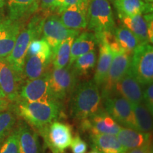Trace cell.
<instances>
[{
	"instance_id": "cell-1",
	"label": "cell",
	"mask_w": 153,
	"mask_h": 153,
	"mask_svg": "<svg viewBox=\"0 0 153 153\" xmlns=\"http://www.w3.org/2000/svg\"><path fill=\"white\" fill-rule=\"evenodd\" d=\"M11 107L17 116L38 131L58 119L62 110V103L55 99L26 101L19 99Z\"/></svg>"
},
{
	"instance_id": "cell-2",
	"label": "cell",
	"mask_w": 153,
	"mask_h": 153,
	"mask_svg": "<svg viewBox=\"0 0 153 153\" xmlns=\"http://www.w3.org/2000/svg\"><path fill=\"white\" fill-rule=\"evenodd\" d=\"M70 97V116L78 120L89 117L103 108L99 87L91 80L77 84Z\"/></svg>"
},
{
	"instance_id": "cell-3",
	"label": "cell",
	"mask_w": 153,
	"mask_h": 153,
	"mask_svg": "<svg viewBox=\"0 0 153 153\" xmlns=\"http://www.w3.org/2000/svg\"><path fill=\"white\" fill-rule=\"evenodd\" d=\"M45 18L46 17L42 15H35L33 16L27 26L20 31L14 48L6 58L15 71L22 76L28 48L33 40L41 37L42 28Z\"/></svg>"
},
{
	"instance_id": "cell-4",
	"label": "cell",
	"mask_w": 153,
	"mask_h": 153,
	"mask_svg": "<svg viewBox=\"0 0 153 153\" xmlns=\"http://www.w3.org/2000/svg\"><path fill=\"white\" fill-rule=\"evenodd\" d=\"M129 72L141 85L153 83V48L148 42L140 43L131 55Z\"/></svg>"
},
{
	"instance_id": "cell-5",
	"label": "cell",
	"mask_w": 153,
	"mask_h": 153,
	"mask_svg": "<svg viewBox=\"0 0 153 153\" xmlns=\"http://www.w3.org/2000/svg\"><path fill=\"white\" fill-rule=\"evenodd\" d=\"M88 29L94 34L114 31V13L108 0H90L87 11Z\"/></svg>"
},
{
	"instance_id": "cell-6",
	"label": "cell",
	"mask_w": 153,
	"mask_h": 153,
	"mask_svg": "<svg viewBox=\"0 0 153 153\" xmlns=\"http://www.w3.org/2000/svg\"><path fill=\"white\" fill-rule=\"evenodd\" d=\"M78 84V76L71 66L50 70L49 86L51 97L62 103L71 96Z\"/></svg>"
},
{
	"instance_id": "cell-7",
	"label": "cell",
	"mask_w": 153,
	"mask_h": 153,
	"mask_svg": "<svg viewBox=\"0 0 153 153\" xmlns=\"http://www.w3.org/2000/svg\"><path fill=\"white\" fill-rule=\"evenodd\" d=\"M38 133L52 153H63L71 144L72 128L68 123L55 120L40 129Z\"/></svg>"
},
{
	"instance_id": "cell-8",
	"label": "cell",
	"mask_w": 153,
	"mask_h": 153,
	"mask_svg": "<svg viewBox=\"0 0 153 153\" xmlns=\"http://www.w3.org/2000/svg\"><path fill=\"white\" fill-rule=\"evenodd\" d=\"M104 110L120 126L137 130L132 104L119 95H112L102 99Z\"/></svg>"
},
{
	"instance_id": "cell-9",
	"label": "cell",
	"mask_w": 153,
	"mask_h": 153,
	"mask_svg": "<svg viewBox=\"0 0 153 153\" xmlns=\"http://www.w3.org/2000/svg\"><path fill=\"white\" fill-rule=\"evenodd\" d=\"M50 69L39 77L24 80L19 91V99L26 101H44L53 99L49 86Z\"/></svg>"
},
{
	"instance_id": "cell-10",
	"label": "cell",
	"mask_w": 153,
	"mask_h": 153,
	"mask_svg": "<svg viewBox=\"0 0 153 153\" xmlns=\"http://www.w3.org/2000/svg\"><path fill=\"white\" fill-rule=\"evenodd\" d=\"M80 122L82 131L89 134L104 133L116 135L121 128V126L104 110V107Z\"/></svg>"
},
{
	"instance_id": "cell-11",
	"label": "cell",
	"mask_w": 153,
	"mask_h": 153,
	"mask_svg": "<svg viewBox=\"0 0 153 153\" xmlns=\"http://www.w3.org/2000/svg\"><path fill=\"white\" fill-rule=\"evenodd\" d=\"M80 33L78 30L67 28L61 22L58 15H51L45 18L42 28L43 38L51 50L55 48L61 42L71 36L76 37Z\"/></svg>"
},
{
	"instance_id": "cell-12",
	"label": "cell",
	"mask_w": 153,
	"mask_h": 153,
	"mask_svg": "<svg viewBox=\"0 0 153 153\" xmlns=\"http://www.w3.org/2000/svg\"><path fill=\"white\" fill-rule=\"evenodd\" d=\"M24 79L15 71L6 59L0 60V88L11 104L19 99V91Z\"/></svg>"
},
{
	"instance_id": "cell-13",
	"label": "cell",
	"mask_w": 153,
	"mask_h": 153,
	"mask_svg": "<svg viewBox=\"0 0 153 153\" xmlns=\"http://www.w3.org/2000/svg\"><path fill=\"white\" fill-rule=\"evenodd\" d=\"M131 55L126 53H114L106 80L101 86V99L110 95L114 86L129 71Z\"/></svg>"
},
{
	"instance_id": "cell-14",
	"label": "cell",
	"mask_w": 153,
	"mask_h": 153,
	"mask_svg": "<svg viewBox=\"0 0 153 153\" xmlns=\"http://www.w3.org/2000/svg\"><path fill=\"white\" fill-rule=\"evenodd\" d=\"M112 95L121 96L132 105L143 103L142 85L129 71L114 86L109 96Z\"/></svg>"
},
{
	"instance_id": "cell-15",
	"label": "cell",
	"mask_w": 153,
	"mask_h": 153,
	"mask_svg": "<svg viewBox=\"0 0 153 153\" xmlns=\"http://www.w3.org/2000/svg\"><path fill=\"white\" fill-rule=\"evenodd\" d=\"M22 28V21L8 18L0 22V60L6 59L10 54Z\"/></svg>"
},
{
	"instance_id": "cell-16",
	"label": "cell",
	"mask_w": 153,
	"mask_h": 153,
	"mask_svg": "<svg viewBox=\"0 0 153 153\" xmlns=\"http://www.w3.org/2000/svg\"><path fill=\"white\" fill-rule=\"evenodd\" d=\"M90 1H85L68 7L60 13L61 22L72 30L85 29L87 26V11Z\"/></svg>"
},
{
	"instance_id": "cell-17",
	"label": "cell",
	"mask_w": 153,
	"mask_h": 153,
	"mask_svg": "<svg viewBox=\"0 0 153 153\" xmlns=\"http://www.w3.org/2000/svg\"><path fill=\"white\" fill-rule=\"evenodd\" d=\"M18 136L19 153H42L38 133L24 121L20 120L16 127Z\"/></svg>"
},
{
	"instance_id": "cell-18",
	"label": "cell",
	"mask_w": 153,
	"mask_h": 153,
	"mask_svg": "<svg viewBox=\"0 0 153 153\" xmlns=\"http://www.w3.org/2000/svg\"><path fill=\"white\" fill-rule=\"evenodd\" d=\"M52 54L39 53L25 59L23 77L24 80L33 79L39 77L48 69L51 62Z\"/></svg>"
},
{
	"instance_id": "cell-19",
	"label": "cell",
	"mask_w": 153,
	"mask_h": 153,
	"mask_svg": "<svg viewBox=\"0 0 153 153\" xmlns=\"http://www.w3.org/2000/svg\"><path fill=\"white\" fill-rule=\"evenodd\" d=\"M9 19L22 21L32 16L40 7V0H6Z\"/></svg>"
},
{
	"instance_id": "cell-20",
	"label": "cell",
	"mask_w": 153,
	"mask_h": 153,
	"mask_svg": "<svg viewBox=\"0 0 153 153\" xmlns=\"http://www.w3.org/2000/svg\"><path fill=\"white\" fill-rule=\"evenodd\" d=\"M116 135L125 150L141 148L151 144L150 134L144 133L130 128L121 127Z\"/></svg>"
},
{
	"instance_id": "cell-21",
	"label": "cell",
	"mask_w": 153,
	"mask_h": 153,
	"mask_svg": "<svg viewBox=\"0 0 153 153\" xmlns=\"http://www.w3.org/2000/svg\"><path fill=\"white\" fill-rule=\"evenodd\" d=\"M98 45L99 46V56L92 81L100 88L106 80L114 57V53L108 44L104 41L99 42Z\"/></svg>"
},
{
	"instance_id": "cell-22",
	"label": "cell",
	"mask_w": 153,
	"mask_h": 153,
	"mask_svg": "<svg viewBox=\"0 0 153 153\" xmlns=\"http://www.w3.org/2000/svg\"><path fill=\"white\" fill-rule=\"evenodd\" d=\"M92 148L101 153H124L125 149L122 146L116 135L111 134H90Z\"/></svg>"
},
{
	"instance_id": "cell-23",
	"label": "cell",
	"mask_w": 153,
	"mask_h": 153,
	"mask_svg": "<svg viewBox=\"0 0 153 153\" xmlns=\"http://www.w3.org/2000/svg\"><path fill=\"white\" fill-rule=\"evenodd\" d=\"M97 44V38L94 33L91 32H83L76 36L72 42L70 61L68 65L71 66L80 55L94 50Z\"/></svg>"
},
{
	"instance_id": "cell-24",
	"label": "cell",
	"mask_w": 153,
	"mask_h": 153,
	"mask_svg": "<svg viewBox=\"0 0 153 153\" xmlns=\"http://www.w3.org/2000/svg\"><path fill=\"white\" fill-rule=\"evenodd\" d=\"M118 16L123 26L131 30L136 36L140 43L148 42L147 22L144 15L137 14L134 16H127L118 14Z\"/></svg>"
},
{
	"instance_id": "cell-25",
	"label": "cell",
	"mask_w": 153,
	"mask_h": 153,
	"mask_svg": "<svg viewBox=\"0 0 153 153\" xmlns=\"http://www.w3.org/2000/svg\"><path fill=\"white\" fill-rule=\"evenodd\" d=\"M114 6L118 14L134 16L152 13V4L144 0H114Z\"/></svg>"
},
{
	"instance_id": "cell-26",
	"label": "cell",
	"mask_w": 153,
	"mask_h": 153,
	"mask_svg": "<svg viewBox=\"0 0 153 153\" xmlns=\"http://www.w3.org/2000/svg\"><path fill=\"white\" fill-rule=\"evenodd\" d=\"M74 36H71L62 41L57 46L52 50L51 62L53 68L61 69L68 66L70 57V52L72 42L74 39Z\"/></svg>"
},
{
	"instance_id": "cell-27",
	"label": "cell",
	"mask_w": 153,
	"mask_h": 153,
	"mask_svg": "<svg viewBox=\"0 0 153 153\" xmlns=\"http://www.w3.org/2000/svg\"><path fill=\"white\" fill-rule=\"evenodd\" d=\"M113 33L120 46L127 54L132 55L134 50L140 44L136 36L123 25L115 27Z\"/></svg>"
},
{
	"instance_id": "cell-28",
	"label": "cell",
	"mask_w": 153,
	"mask_h": 153,
	"mask_svg": "<svg viewBox=\"0 0 153 153\" xmlns=\"http://www.w3.org/2000/svg\"><path fill=\"white\" fill-rule=\"evenodd\" d=\"M137 130L144 133L150 134L152 131V114L143 104L132 105Z\"/></svg>"
},
{
	"instance_id": "cell-29",
	"label": "cell",
	"mask_w": 153,
	"mask_h": 153,
	"mask_svg": "<svg viewBox=\"0 0 153 153\" xmlns=\"http://www.w3.org/2000/svg\"><path fill=\"white\" fill-rule=\"evenodd\" d=\"M97 63V53L95 50L80 55L72 63L71 68L76 75L79 76H87L93 70Z\"/></svg>"
},
{
	"instance_id": "cell-30",
	"label": "cell",
	"mask_w": 153,
	"mask_h": 153,
	"mask_svg": "<svg viewBox=\"0 0 153 153\" xmlns=\"http://www.w3.org/2000/svg\"><path fill=\"white\" fill-rule=\"evenodd\" d=\"M16 121V114L11 108L0 112V145L14 128Z\"/></svg>"
},
{
	"instance_id": "cell-31",
	"label": "cell",
	"mask_w": 153,
	"mask_h": 153,
	"mask_svg": "<svg viewBox=\"0 0 153 153\" xmlns=\"http://www.w3.org/2000/svg\"><path fill=\"white\" fill-rule=\"evenodd\" d=\"M39 53L52 54V50L43 38H36L30 42L26 53V58Z\"/></svg>"
},
{
	"instance_id": "cell-32",
	"label": "cell",
	"mask_w": 153,
	"mask_h": 153,
	"mask_svg": "<svg viewBox=\"0 0 153 153\" xmlns=\"http://www.w3.org/2000/svg\"><path fill=\"white\" fill-rule=\"evenodd\" d=\"M0 153H19L18 136L16 128L13 129L0 145Z\"/></svg>"
},
{
	"instance_id": "cell-33",
	"label": "cell",
	"mask_w": 153,
	"mask_h": 153,
	"mask_svg": "<svg viewBox=\"0 0 153 153\" xmlns=\"http://www.w3.org/2000/svg\"><path fill=\"white\" fill-rule=\"evenodd\" d=\"M143 104L147 106L149 111L153 112V85L152 83L142 85Z\"/></svg>"
},
{
	"instance_id": "cell-34",
	"label": "cell",
	"mask_w": 153,
	"mask_h": 153,
	"mask_svg": "<svg viewBox=\"0 0 153 153\" xmlns=\"http://www.w3.org/2000/svg\"><path fill=\"white\" fill-rule=\"evenodd\" d=\"M70 146L72 153H86L88 148L87 143L84 141L78 134L72 138Z\"/></svg>"
},
{
	"instance_id": "cell-35",
	"label": "cell",
	"mask_w": 153,
	"mask_h": 153,
	"mask_svg": "<svg viewBox=\"0 0 153 153\" xmlns=\"http://www.w3.org/2000/svg\"><path fill=\"white\" fill-rule=\"evenodd\" d=\"M85 1H90V0H57L55 11H57V14H60L62 11H64L70 6Z\"/></svg>"
},
{
	"instance_id": "cell-36",
	"label": "cell",
	"mask_w": 153,
	"mask_h": 153,
	"mask_svg": "<svg viewBox=\"0 0 153 153\" xmlns=\"http://www.w3.org/2000/svg\"><path fill=\"white\" fill-rule=\"evenodd\" d=\"M144 17L147 22V28H148V42L150 44L153 42V22L152 13L144 14Z\"/></svg>"
},
{
	"instance_id": "cell-37",
	"label": "cell",
	"mask_w": 153,
	"mask_h": 153,
	"mask_svg": "<svg viewBox=\"0 0 153 153\" xmlns=\"http://www.w3.org/2000/svg\"><path fill=\"white\" fill-rule=\"evenodd\" d=\"M57 0H40V7L43 11H55Z\"/></svg>"
},
{
	"instance_id": "cell-38",
	"label": "cell",
	"mask_w": 153,
	"mask_h": 153,
	"mask_svg": "<svg viewBox=\"0 0 153 153\" xmlns=\"http://www.w3.org/2000/svg\"><path fill=\"white\" fill-rule=\"evenodd\" d=\"M124 153H153L152 145H148L141 148L126 150Z\"/></svg>"
},
{
	"instance_id": "cell-39",
	"label": "cell",
	"mask_w": 153,
	"mask_h": 153,
	"mask_svg": "<svg viewBox=\"0 0 153 153\" xmlns=\"http://www.w3.org/2000/svg\"><path fill=\"white\" fill-rule=\"evenodd\" d=\"M12 106V104L7 99L0 97V112L10 109Z\"/></svg>"
},
{
	"instance_id": "cell-40",
	"label": "cell",
	"mask_w": 153,
	"mask_h": 153,
	"mask_svg": "<svg viewBox=\"0 0 153 153\" xmlns=\"http://www.w3.org/2000/svg\"><path fill=\"white\" fill-rule=\"evenodd\" d=\"M6 4V0H0V9H1Z\"/></svg>"
},
{
	"instance_id": "cell-41",
	"label": "cell",
	"mask_w": 153,
	"mask_h": 153,
	"mask_svg": "<svg viewBox=\"0 0 153 153\" xmlns=\"http://www.w3.org/2000/svg\"><path fill=\"white\" fill-rule=\"evenodd\" d=\"M88 153H101V152L97 150H96L95 148H92V150H91V151H89Z\"/></svg>"
},
{
	"instance_id": "cell-42",
	"label": "cell",
	"mask_w": 153,
	"mask_h": 153,
	"mask_svg": "<svg viewBox=\"0 0 153 153\" xmlns=\"http://www.w3.org/2000/svg\"><path fill=\"white\" fill-rule=\"evenodd\" d=\"M0 97H1V98H4V99H6L4 94L3 91H1V88H0Z\"/></svg>"
},
{
	"instance_id": "cell-43",
	"label": "cell",
	"mask_w": 153,
	"mask_h": 153,
	"mask_svg": "<svg viewBox=\"0 0 153 153\" xmlns=\"http://www.w3.org/2000/svg\"><path fill=\"white\" fill-rule=\"evenodd\" d=\"M146 3L148 4H152V2H153V0H144Z\"/></svg>"
},
{
	"instance_id": "cell-44",
	"label": "cell",
	"mask_w": 153,
	"mask_h": 153,
	"mask_svg": "<svg viewBox=\"0 0 153 153\" xmlns=\"http://www.w3.org/2000/svg\"><path fill=\"white\" fill-rule=\"evenodd\" d=\"M1 21H2V20H1V16H0V22H1Z\"/></svg>"
},
{
	"instance_id": "cell-45",
	"label": "cell",
	"mask_w": 153,
	"mask_h": 153,
	"mask_svg": "<svg viewBox=\"0 0 153 153\" xmlns=\"http://www.w3.org/2000/svg\"><path fill=\"white\" fill-rule=\"evenodd\" d=\"M63 153H67V152H63Z\"/></svg>"
}]
</instances>
